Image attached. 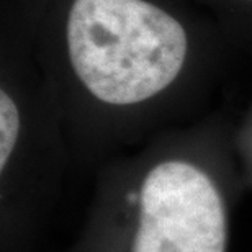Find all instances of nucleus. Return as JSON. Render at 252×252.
I'll return each instance as SVG.
<instances>
[{"label": "nucleus", "mask_w": 252, "mask_h": 252, "mask_svg": "<svg viewBox=\"0 0 252 252\" xmlns=\"http://www.w3.org/2000/svg\"><path fill=\"white\" fill-rule=\"evenodd\" d=\"M133 252H224L226 215L215 184L195 165L169 160L146 175Z\"/></svg>", "instance_id": "nucleus-2"}, {"label": "nucleus", "mask_w": 252, "mask_h": 252, "mask_svg": "<svg viewBox=\"0 0 252 252\" xmlns=\"http://www.w3.org/2000/svg\"><path fill=\"white\" fill-rule=\"evenodd\" d=\"M67 44L80 82L112 105L154 97L177 77L187 56L182 25L144 0H75Z\"/></svg>", "instance_id": "nucleus-1"}, {"label": "nucleus", "mask_w": 252, "mask_h": 252, "mask_svg": "<svg viewBox=\"0 0 252 252\" xmlns=\"http://www.w3.org/2000/svg\"><path fill=\"white\" fill-rule=\"evenodd\" d=\"M20 133V115L17 105L7 92L0 94V169L12 156Z\"/></svg>", "instance_id": "nucleus-3"}]
</instances>
